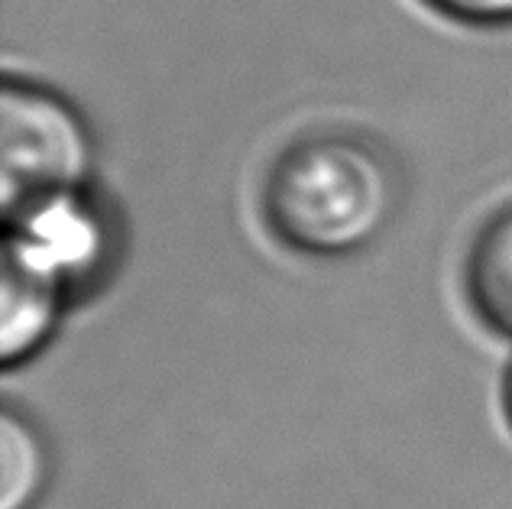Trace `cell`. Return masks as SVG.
<instances>
[{
  "label": "cell",
  "instance_id": "6da1fadb",
  "mask_svg": "<svg viewBox=\"0 0 512 509\" xmlns=\"http://www.w3.org/2000/svg\"><path fill=\"white\" fill-rule=\"evenodd\" d=\"M389 163L347 133H321L289 146L266 179V218L279 240L308 257L367 250L396 214Z\"/></svg>",
  "mask_w": 512,
  "mask_h": 509
},
{
  "label": "cell",
  "instance_id": "7a4b0ae2",
  "mask_svg": "<svg viewBox=\"0 0 512 509\" xmlns=\"http://www.w3.org/2000/svg\"><path fill=\"white\" fill-rule=\"evenodd\" d=\"M94 172L88 120L59 91L7 78L0 91V205L4 218L43 198L85 192Z\"/></svg>",
  "mask_w": 512,
  "mask_h": 509
},
{
  "label": "cell",
  "instance_id": "3957f363",
  "mask_svg": "<svg viewBox=\"0 0 512 509\" xmlns=\"http://www.w3.org/2000/svg\"><path fill=\"white\" fill-rule=\"evenodd\" d=\"M111 253L114 231L88 189L43 198L7 218L4 257L52 279L69 296L104 273Z\"/></svg>",
  "mask_w": 512,
  "mask_h": 509
},
{
  "label": "cell",
  "instance_id": "277c9868",
  "mask_svg": "<svg viewBox=\"0 0 512 509\" xmlns=\"http://www.w3.org/2000/svg\"><path fill=\"white\" fill-rule=\"evenodd\" d=\"M0 266V357L4 367H17L49 344L72 296L7 257Z\"/></svg>",
  "mask_w": 512,
  "mask_h": 509
},
{
  "label": "cell",
  "instance_id": "5b68a950",
  "mask_svg": "<svg viewBox=\"0 0 512 509\" xmlns=\"http://www.w3.org/2000/svg\"><path fill=\"white\" fill-rule=\"evenodd\" d=\"M467 292L480 318L512 338V205L493 214L470 247Z\"/></svg>",
  "mask_w": 512,
  "mask_h": 509
},
{
  "label": "cell",
  "instance_id": "8992f818",
  "mask_svg": "<svg viewBox=\"0 0 512 509\" xmlns=\"http://www.w3.org/2000/svg\"><path fill=\"white\" fill-rule=\"evenodd\" d=\"M0 509H33L49 484V445L43 432L20 415H0Z\"/></svg>",
  "mask_w": 512,
  "mask_h": 509
},
{
  "label": "cell",
  "instance_id": "52a82bcc",
  "mask_svg": "<svg viewBox=\"0 0 512 509\" xmlns=\"http://www.w3.org/2000/svg\"><path fill=\"white\" fill-rule=\"evenodd\" d=\"M444 17L470 26H509L512 23V0H425Z\"/></svg>",
  "mask_w": 512,
  "mask_h": 509
},
{
  "label": "cell",
  "instance_id": "ba28073f",
  "mask_svg": "<svg viewBox=\"0 0 512 509\" xmlns=\"http://www.w3.org/2000/svg\"><path fill=\"white\" fill-rule=\"evenodd\" d=\"M503 406H506V419L512 425V367L506 373V383H503Z\"/></svg>",
  "mask_w": 512,
  "mask_h": 509
}]
</instances>
